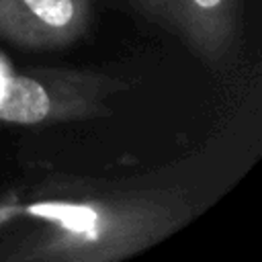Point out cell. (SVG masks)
<instances>
[{
    "label": "cell",
    "mask_w": 262,
    "mask_h": 262,
    "mask_svg": "<svg viewBox=\"0 0 262 262\" xmlns=\"http://www.w3.org/2000/svg\"><path fill=\"white\" fill-rule=\"evenodd\" d=\"M196 205L182 186L49 178L0 192L2 262H119L186 227Z\"/></svg>",
    "instance_id": "1"
},
{
    "label": "cell",
    "mask_w": 262,
    "mask_h": 262,
    "mask_svg": "<svg viewBox=\"0 0 262 262\" xmlns=\"http://www.w3.org/2000/svg\"><path fill=\"white\" fill-rule=\"evenodd\" d=\"M131 82L94 70L33 68L0 84V123L41 127L111 117V100Z\"/></svg>",
    "instance_id": "2"
},
{
    "label": "cell",
    "mask_w": 262,
    "mask_h": 262,
    "mask_svg": "<svg viewBox=\"0 0 262 262\" xmlns=\"http://www.w3.org/2000/svg\"><path fill=\"white\" fill-rule=\"evenodd\" d=\"M139 16L178 37L209 68L235 51L242 0H125Z\"/></svg>",
    "instance_id": "3"
},
{
    "label": "cell",
    "mask_w": 262,
    "mask_h": 262,
    "mask_svg": "<svg viewBox=\"0 0 262 262\" xmlns=\"http://www.w3.org/2000/svg\"><path fill=\"white\" fill-rule=\"evenodd\" d=\"M92 0H0V39L20 51H59L92 25Z\"/></svg>",
    "instance_id": "4"
}]
</instances>
